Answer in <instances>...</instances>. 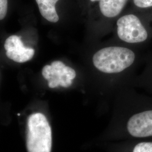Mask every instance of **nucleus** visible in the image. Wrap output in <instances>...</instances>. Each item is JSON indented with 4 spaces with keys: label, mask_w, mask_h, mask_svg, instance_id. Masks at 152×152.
Here are the masks:
<instances>
[{
    "label": "nucleus",
    "mask_w": 152,
    "mask_h": 152,
    "mask_svg": "<svg viewBox=\"0 0 152 152\" xmlns=\"http://www.w3.org/2000/svg\"><path fill=\"white\" fill-rule=\"evenodd\" d=\"M135 55L130 49L122 47H108L94 55L93 64L105 73H117L124 71L134 61Z\"/></svg>",
    "instance_id": "obj_1"
},
{
    "label": "nucleus",
    "mask_w": 152,
    "mask_h": 152,
    "mask_svg": "<svg viewBox=\"0 0 152 152\" xmlns=\"http://www.w3.org/2000/svg\"><path fill=\"white\" fill-rule=\"evenodd\" d=\"M26 144L28 152L51 151V129L42 113H33L28 117Z\"/></svg>",
    "instance_id": "obj_2"
},
{
    "label": "nucleus",
    "mask_w": 152,
    "mask_h": 152,
    "mask_svg": "<svg viewBox=\"0 0 152 152\" xmlns=\"http://www.w3.org/2000/svg\"><path fill=\"white\" fill-rule=\"evenodd\" d=\"M119 38L127 43H139L144 41L148 33L140 20L134 15H127L120 18L117 23Z\"/></svg>",
    "instance_id": "obj_3"
},
{
    "label": "nucleus",
    "mask_w": 152,
    "mask_h": 152,
    "mask_svg": "<svg viewBox=\"0 0 152 152\" xmlns=\"http://www.w3.org/2000/svg\"><path fill=\"white\" fill-rule=\"evenodd\" d=\"M126 129L134 138L139 140L152 138V109L132 115L127 122Z\"/></svg>",
    "instance_id": "obj_4"
},
{
    "label": "nucleus",
    "mask_w": 152,
    "mask_h": 152,
    "mask_svg": "<svg viewBox=\"0 0 152 152\" xmlns=\"http://www.w3.org/2000/svg\"><path fill=\"white\" fill-rule=\"evenodd\" d=\"M127 0H100L99 7L104 16L113 18L119 15Z\"/></svg>",
    "instance_id": "obj_5"
},
{
    "label": "nucleus",
    "mask_w": 152,
    "mask_h": 152,
    "mask_svg": "<svg viewBox=\"0 0 152 152\" xmlns=\"http://www.w3.org/2000/svg\"><path fill=\"white\" fill-rule=\"evenodd\" d=\"M59 0H36L41 15L49 22L56 23L59 18L55 5Z\"/></svg>",
    "instance_id": "obj_6"
},
{
    "label": "nucleus",
    "mask_w": 152,
    "mask_h": 152,
    "mask_svg": "<svg viewBox=\"0 0 152 152\" xmlns=\"http://www.w3.org/2000/svg\"><path fill=\"white\" fill-rule=\"evenodd\" d=\"M34 50L27 48L24 45L17 46L9 51H6V55L8 58L17 63H25L32 59L34 55Z\"/></svg>",
    "instance_id": "obj_7"
},
{
    "label": "nucleus",
    "mask_w": 152,
    "mask_h": 152,
    "mask_svg": "<svg viewBox=\"0 0 152 152\" xmlns=\"http://www.w3.org/2000/svg\"><path fill=\"white\" fill-rule=\"evenodd\" d=\"M131 152H152V140L140 139L132 147Z\"/></svg>",
    "instance_id": "obj_8"
},
{
    "label": "nucleus",
    "mask_w": 152,
    "mask_h": 152,
    "mask_svg": "<svg viewBox=\"0 0 152 152\" xmlns=\"http://www.w3.org/2000/svg\"><path fill=\"white\" fill-rule=\"evenodd\" d=\"M23 43L21 40V38L16 35H12L6 38L4 44V48L6 51H9L18 46L23 45Z\"/></svg>",
    "instance_id": "obj_9"
},
{
    "label": "nucleus",
    "mask_w": 152,
    "mask_h": 152,
    "mask_svg": "<svg viewBox=\"0 0 152 152\" xmlns=\"http://www.w3.org/2000/svg\"><path fill=\"white\" fill-rule=\"evenodd\" d=\"M7 11V0H0V20L5 18Z\"/></svg>",
    "instance_id": "obj_10"
},
{
    "label": "nucleus",
    "mask_w": 152,
    "mask_h": 152,
    "mask_svg": "<svg viewBox=\"0 0 152 152\" xmlns=\"http://www.w3.org/2000/svg\"><path fill=\"white\" fill-rule=\"evenodd\" d=\"M135 5L141 8H146L152 6V0H133Z\"/></svg>",
    "instance_id": "obj_11"
},
{
    "label": "nucleus",
    "mask_w": 152,
    "mask_h": 152,
    "mask_svg": "<svg viewBox=\"0 0 152 152\" xmlns=\"http://www.w3.org/2000/svg\"><path fill=\"white\" fill-rule=\"evenodd\" d=\"M63 71L66 77L69 80H73L76 77V72L71 67L65 66V67L63 69Z\"/></svg>",
    "instance_id": "obj_12"
},
{
    "label": "nucleus",
    "mask_w": 152,
    "mask_h": 152,
    "mask_svg": "<svg viewBox=\"0 0 152 152\" xmlns=\"http://www.w3.org/2000/svg\"><path fill=\"white\" fill-rule=\"evenodd\" d=\"M51 65H45L42 70V75L46 79L49 81L51 78Z\"/></svg>",
    "instance_id": "obj_13"
},
{
    "label": "nucleus",
    "mask_w": 152,
    "mask_h": 152,
    "mask_svg": "<svg viewBox=\"0 0 152 152\" xmlns=\"http://www.w3.org/2000/svg\"><path fill=\"white\" fill-rule=\"evenodd\" d=\"M51 66L57 69H63L65 65L61 61H54L51 63Z\"/></svg>",
    "instance_id": "obj_14"
},
{
    "label": "nucleus",
    "mask_w": 152,
    "mask_h": 152,
    "mask_svg": "<svg viewBox=\"0 0 152 152\" xmlns=\"http://www.w3.org/2000/svg\"><path fill=\"white\" fill-rule=\"evenodd\" d=\"M91 2H94V1H100V0H90Z\"/></svg>",
    "instance_id": "obj_15"
}]
</instances>
